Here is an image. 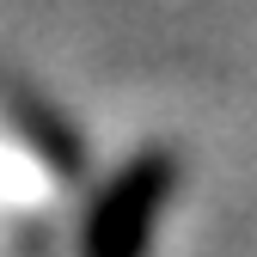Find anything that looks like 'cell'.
Listing matches in <instances>:
<instances>
[{
	"instance_id": "1",
	"label": "cell",
	"mask_w": 257,
	"mask_h": 257,
	"mask_svg": "<svg viewBox=\"0 0 257 257\" xmlns=\"http://www.w3.org/2000/svg\"><path fill=\"white\" fill-rule=\"evenodd\" d=\"M178 190V153L172 147H147L135 153L128 166L104 184V196L92 202L86 227H80V245L86 251H104V257H128L153 239V220L166 214Z\"/></svg>"
}]
</instances>
